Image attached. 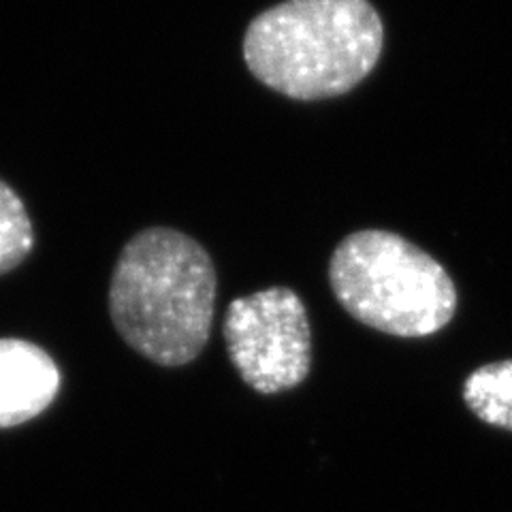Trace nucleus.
Here are the masks:
<instances>
[{"mask_svg":"<svg viewBox=\"0 0 512 512\" xmlns=\"http://www.w3.org/2000/svg\"><path fill=\"white\" fill-rule=\"evenodd\" d=\"M216 267L195 239L165 227L141 231L120 254L109 288L118 333L143 357L178 367L210 340Z\"/></svg>","mask_w":512,"mask_h":512,"instance_id":"nucleus-1","label":"nucleus"},{"mask_svg":"<svg viewBox=\"0 0 512 512\" xmlns=\"http://www.w3.org/2000/svg\"><path fill=\"white\" fill-rule=\"evenodd\" d=\"M463 402L483 423L512 431V359L472 372L463 384Z\"/></svg>","mask_w":512,"mask_h":512,"instance_id":"nucleus-6","label":"nucleus"},{"mask_svg":"<svg viewBox=\"0 0 512 512\" xmlns=\"http://www.w3.org/2000/svg\"><path fill=\"white\" fill-rule=\"evenodd\" d=\"M224 340L242 380L259 393H280L308 378L310 320L291 288H265L231 301Z\"/></svg>","mask_w":512,"mask_h":512,"instance_id":"nucleus-4","label":"nucleus"},{"mask_svg":"<svg viewBox=\"0 0 512 512\" xmlns=\"http://www.w3.org/2000/svg\"><path fill=\"white\" fill-rule=\"evenodd\" d=\"M60 389V372L43 348L26 340H0V427L39 416Z\"/></svg>","mask_w":512,"mask_h":512,"instance_id":"nucleus-5","label":"nucleus"},{"mask_svg":"<svg viewBox=\"0 0 512 512\" xmlns=\"http://www.w3.org/2000/svg\"><path fill=\"white\" fill-rule=\"evenodd\" d=\"M382 41V20L367 0H286L250 22L244 58L267 88L320 101L359 86Z\"/></svg>","mask_w":512,"mask_h":512,"instance_id":"nucleus-2","label":"nucleus"},{"mask_svg":"<svg viewBox=\"0 0 512 512\" xmlns=\"http://www.w3.org/2000/svg\"><path fill=\"white\" fill-rule=\"evenodd\" d=\"M329 282L350 316L397 338L434 335L457 310V288L446 269L389 231L342 239L331 256Z\"/></svg>","mask_w":512,"mask_h":512,"instance_id":"nucleus-3","label":"nucleus"},{"mask_svg":"<svg viewBox=\"0 0 512 512\" xmlns=\"http://www.w3.org/2000/svg\"><path fill=\"white\" fill-rule=\"evenodd\" d=\"M35 246V231L24 201L0 180V276L24 263Z\"/></svg>","mask_w":512,"mask_h":512,"instance_id":"nucleus-7","label":"nucleus"}]
</instances>
